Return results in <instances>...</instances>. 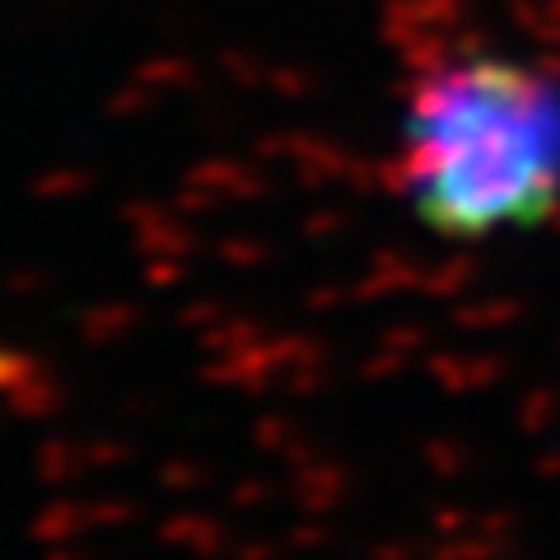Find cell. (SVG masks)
<instances>
[{
    "label": "cell",
    "instance_id": "1",
    "mask_svg": "<svg viewBox=\"0 0 560 560\" xmlns=\"http://www.w3.org/2000/svg\"><path fill=\"white\" fill-rule=\"evenodd\" d=\"M401 14L393 191L420 230L481 243L560 220V57L453 20L434 0Z\"/></svg>",
    "mask_w": 560,
    "mask_h": 560
}]
</instances>
